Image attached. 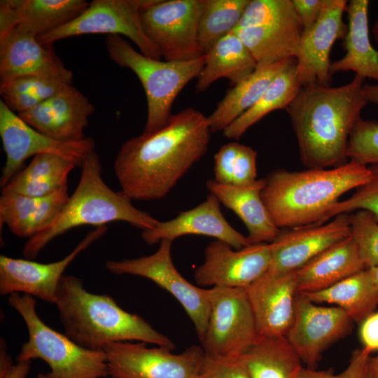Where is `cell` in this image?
<instances>
[{
  "instance_id": "obj_4",
  "label": "cell",
  "mask_w": 378,
  "mask_h": 378,
  "mask_svg": "<svg viewBox=\"0 0 378 378\" xmlns=\"http://www.w3.org/2000/svg\"><path fill=\"white\" fill-rule=\"evenodd\" d=\"M55 304L64 334L83 348L103 351L110 343L130 341L175 348L142 317L125 311L110 295L88 292L75 276H62Z\"/></svg>"
},
{
  "instance_id": "obj_45",
  "label": "cell",
  "mask_w": 378,
  "mask_h": 378,
  "mask_svg": "<svg viewBox=\"0 0 378 378\" xmlns=\"http://www.w3.org/2000/svg\"><path fill=\"white\" fill-rule=\"evenodd\" d=\"M359 336L363 348L378 351V312L368 316L360 323Z\"/></svg>"
},
{
  "instance_id": "obj_20",
  "label": "cell",
  "mask_w": 378,
  "mask_h": 378,
  "mask_svg": "<svg viewBox=\"0 0 378 378\" xmlns=\"http://www.w3.org/2000/svg\"><path fill=\"white\" fill-rule=\"evenodd\" d=\"M94 111L88 98L69 84L32 108L17 114L31 127L53 139L77 142L86 138L84 130Z\"/></svg>"
},
{
  "instance_id": "obj_51",
  "label": "cell",
  "mask_w": 378,
  "mask_h": 378,
  "mask_svg": "<svg viewBox=\"0 0 378 378\" xmlns=\"http://www.w3.org/2000/svg\"><path fill=\"white\" fill-rule=\"evenodd\" d=\"M370 272L372 282L378 293V265L367 268Z\"/></svg>"
},
{
  "instance_id": "obj_29",
  "label": "cell",
  "mask_w": 378,
  "mask_h": 378,
  "mask_svg": "<svg viewBox=\"0 0 378 378\" xmlns=\"http://www.w3.org/2000/svg\"><path fill=\"white\" fill-rule=\"evenodd\" d=\"M205 54V64L196 83L199 92L206 90L220 78L228 79L234 85L248 77L258 65L234 31L218 40Z\"/></svg>"
},
{
  "instance_id": "obj_6",
  "label": "cell",
  "mask_w": 378,
  "mask_h": 378,
  "mask_svg": "<svg viewBox=\"0 0 378 378\" xmlns=\"http://www.w3.org/2000/svg\"><path fill=\"white\" fill-rule=\"evenodd\" d=\"M8 304L22 318L28 331L17 361L41 359L50 368V378H104L108 376L104 351L79 346L65 334L46 324L36 312L34 297L18 293L8 295Z\"/></svg>"
},
{
  "instance_id": "obj_2",
  "label": "cell",
  "mask_w": 378,
  "mask_h": 378,
  "mask_svg": "<svg viewBox=\"0 0 378 378\" xmlns=\"http://www.w3.org/2000/svg\"><path fill=\"white\" fill-rule=\"evenodd\" d=\"M364 79L355 75L338 87L302 88L286 108L300 151L308 169H328L346 164L350 134L368 103Z\"/></svg>"
},
{
  "instance_id": "obj_44",
  "label": "cell",
  "mask_w": 378,
  "mask_h": 378,
  "mask_svg": "<svg viewBox=\"0 0 378 378\" xmlns=\"http://www.w3.org/2000/svg\"><path fill=\"white\" fill-rule=\"evenodd\" d=\"M294 9L303 27L309 29L319 17L323 0H292Z\"/></svg>"
},
{
  "instance_id": "obj_3",
  "label": "cell",
  "mask_w": 378,
  "mask_h": 378,
  "mask_svg": "<svg viewBox=\"0 0 378 378\" xmlns=\"http://www.w3.org/2000/svg\"><path fill=\"white\" fill-rule=\"evenodd\" d=\"M370 175L368 166L352 160L330 169H279L265 178L261 197L279 229L323 224L340 197L365 184Z\"/></svg>"
},
{
  "instance_id": "obj_8",
  "label": "cell",
  "mask_w": 378,
  "mask_h": 378,
  "mask_svg": "<svg viewBox=\"0 0 378 378\" xmlns=\"http://www.w3.org/2000/svg\"><path fill=\"white\" fill-rule=\"evenodd\" d=\"M233 31L262 64L296 58L303 27L292 0H250Z\"/></svg>"
},
{
  "instance_id": "obj_22",
  "label": "cell",
  "mask_w": 378,
  "mask_h": 378,
  "mask_svg": "<svg viewBox=\"0 0 378 378\" xmlns=\"http://www.w3.org/2000/svg\"><path fill=\"white\" fill-rule=\"evenodd\" d=\"M220 204L216 197L209 193L197 206L181 212L172 220L159 221L152 229L142 230L141 238L150 246L188 234L211 237L234 249L250 245L247 237L237 231L224 218Z\"/></svg>"
},
{
  "instance_id": "obj_24",
  "label": "cell",
  "mask_w": 378,
  "mask_h": 378,
  "mask_svg": "<svg viewBox=\"0 0 378 378\" xmlns=\"http://www.w3.org/2000/svg\"><path fill=\"white\" fill-rule=\"evenodd\" d=\"M69 197L67 186L43 197L1 194V227L6 225L13 234L29 239L52 225Z\"/></svg>"
},
{
  "instance_id": "obj_38",
  "label": "cell",
  "mask_w": 378,
  "mask_h": 378,
  "mask_svg": "<svg viewBox=\"0 0 378 378\" xmlns=\"http://www.w3.org/2000/svg\"><path fill=\"white\" fill-rule=\"evenodd\" d=\"M346 155L365 166L378 164V122L362 118L357 122L349 138Z\"/></svg>"
},
{
  "instance_id": "obj_13",
  "label": "cell",
  "mask_w": 378,
  "mask_h": 378,
  "mask_svg": "<svg viewBox=\"0 0 378 378\" xmlns=\"http://www.w3.org/2000/svg\"><path fill=\"white\" fill-rule=\"evenodd\" d=\"M172 241L162 240L158 250L151 255L132 259L107 260L105 266L114 274L144 277L168 291L184 308L201 341L209 317L210 289L193 285L178 272L172 258Z\"/></svg>"
},
{
  "instance_id": "obj_34",
  "label": "cell",
  "mask_w": 378,
  "mask_h": 378,
  "mask_svg": "<svg viewBox=\"0 0 378 378\" xmlns=\"http://www.w3.org/2000/svg\"><path fill=\"white\" fill-rule=\"evenodd\" d=\"M18 26L37 36L74 20L88 6L85 0H10Z\"/></svg>"
},
{
  "instance_id": "obj_52",
  "label": "cell",
  "mask_w": 378,
  "mask_h": 378,
  "mask_svg": "<svg viewBox=\"0 0 378 378\" xmlns=\"http://www.w3.org/2000/svg\"><path fill=\"white\" fill-rule=\"evenodd\" d=\"M372 33L374 37V39L376 40L377 43H378V17L374 23L372 28Z\"/></svg>"
},
{
  "instance_id": "obj_17",
  "label": "cell",
  "mask_w": 378,
  "mask_h": 378,
  "mask_svg": "<svg viewBox=\"0 0 378 378\" xmlns=\"http://www.w3.org/2000/svg\"><path fill=\"white\" fill-rule=\"evenodd\" d=\"M345 0H323L316 22L303 31L296 57L298 78L302 88L330 86V55L334 43L344 38L347 25L343 21Z\"/></svg>"
},
{
  "instance_id": "obj_9",
  "label": "cell",
  "mask_w": 378,
  "mask_h": 378,
  "mask_svg": "<svg viewBox=\"0 0 378 378\" xmlns=\"http://www.w3.org/2000/svg\"><path fill=\"white\" fill-rule=\"evenodd\" d=\"M156 0H94L69 23L37 36L44 45L83 34H108L130 38L144 55L161 57L146 36L141 24L142 13Z\"/></svg>"
},
{
  "instance_id": "obj_46",
  "label": "cell",
  "mask_w": 378,
  "mask_h": 378,
  "mask_svg": "<svg viewBox=\"0 0 378 378\" xmlns=\"http://www.w3.org/2000/svg\"><path fill=\"white\" fill-rule=\"evenodd\" d=\"M17 26V16L10 0H1L0 1V38Z\"/></svg>"
},
{
  "instance_id": "obj_36",
  "label": "cell",
  "mask_w": 378,
  "mask_h": 378,
  "mask_svg": "<svg viewBox=\"0 0 378 378\" xmlns=\"http://www.w3.org/2000/svg\"><path fill=\"white\" fill-rule=\"evenodd\" d=\"M250 0H204L198 24V40L206 53L238 26Z\"/></svg>"
},
{
  "instance_id": "obj_26",
  "label": "cell",
  "mask_w": 378,
  "mask_h": 378,
  "mask_svg": "<svg viewBox=\"0 0 378 378\" xmlns=\"http://www.w3.org/2000/svg\"><path fill=\"white\" fill-rule=\"evenodd\" d=\"M365 269L350 234L295 272L297 292L307 293L326 289Z\"/></svg>"
},
{
  "instance_id": "obj_25",
  "label": "cell",
  "mask_w": 378,
  "mask_h": 378,
  "mask_svg": "<svg viewBox=\"0 0 378 378\" xmlns=\"http://www.w3.org/2000/svg\"><path fill=\"white\" fill-rule=\"evenodd\" d=\"M265 178L243 187L219 184L214 179L206 182L209 193L234 211L244 223L250 244L270 243L281 230L274 223L262 199Z\"/></svg>"
},
{
  "instance_id": "obj_50",
  "label": "cell",
  "mask_w": 378,
  "mask_h": 378,
  "mask_svg": "<svg viewBox=\"0 0 378 378\" xmlns=\"http://www.w3.org/2000/svg\"><path fill=\"white\" fill-rule=\"evenodd\" d=\"M370 378H378V354L370 357L368 365Z\"/></svg>"
},
{
  "instance_id": "obj_12",
  "label": "cell",
  "mask_w": 378,
  "mask_h": 378,
  "mask_svg": "<svg viewBox=\"0 0 378 378\" xmlns=\"http://www.w3.org/2000/svg\"><path fill=\"white\" fill-rule=\"evenodd\" d=\"M108 376L116 378H199L204 352L192 345L180 354L145 342H120L107 344Z\"/></svg>"
},
{
  "instance_id": "obj_5",
  "label": "cell",
  "mask_w": 378,
  "mask_h": 378,
  "mask_svg": "<svg viewBox=\"0 0 378 378\" xmlns=\"http://www.w3.org/2000/svg\"><path fill=\"white\" fill-rule=\"evenodd\" d=\"M78 183L56 220L46 230L28 239L23 255L29 260L37 257L52 240L81 225L97 227L124 221L142 230L153 228L159 222L148 213L136 208L132 199L121 191H114L102 176L98 154L93 151L83 160Z\"/></svg>"
},
{
  "instance_id": "obj_27",
  "label": "cell",
  "mask_w": 378,
  "mask_h": 378,
  "mask_svg": "<svg viewBox=\"0 0 378 378\" xmlns=\"http://www.w3.org/2000/svg\"><path fill=\"white\" fill-rule=\"evenodd\" d=\"M368 0H351L347 3V32L344 38L345 55L331 62L330 73L354 71L363 79L378 82V50L371 44L368 29Z\"/></svg>"
},
{
  "instance_id": "obj_43",
  "label": "cell",
  "mask_w": 378,
  "mask_h": 378,
  "mask_svg": "<svg viewBox=\"0 0 378 378\" xmlns=\"http://www.w3.org/2000/svg\"><path fill=\"white\" fill-rule=\"evenodd\" d=\"M239 144L230 142L222 146L214 155V181L222 185L232 186L233 164Z\"/></svg>"
},
{
  "instance_id": "obj_35",
  "label": "cell",
  "mask_w": 378,
  "mask_h": 378,
  "mask_svg": "<svg viewBox=\"0 0 378 378\" xmlns=\"http://www.w3.org/2000/svg\"><path fill=\"white\" fill-rule=\"evenodd\" d=\"M72 71L59 75H34L15 78L0 84L3 102L13 112L32 108L61 88L71 84Z\"/></svg>"
},
{
  "instance_id": "obj_54",
  "label": "cell",
  "mask_w": 378,
  "mask_h": 378,
  "mask_svg": "<svg viewBox=\"0 0 378 378\" xmlns=\"http://www.w3.org/2000/svg\"><path fill=\"white\" fill-rule=\"evenodd\" d=\"M104 378H116V377L108 376V377H104Z\"/></svg>"
},
{
  "instance_id": "obj_19",
  "label": "cell",
  "mask_w": 378,
  "mask_h": 378,
  "mask_svg": "<svg viewBox=\"0 0 378 378\" xmlns=\"http://www.w3.org/2000/svg\"><path fill=\"white\" fill-rule=\"evenodd\" d=\"M349 214L328 223L280 230L269 243L271 262L267 272L281 275L295 272L318 253L350 235Z\"/></svg>"
},
{
  "instance_id": "obj_53",
  "label": "cell",
  "mask_w": 378,
  "mask_h": 378,
  "mask_svg": "<svg viewBox=\"0 0 378 378\" xmlns=\"http://www.w3.org/2000/svg\"><path fill=\"white\" fill-rule=\"evenodd\" d=\"M34 378H50V377L48 373H38Z\"/></svg>"
},
{
  "instance_id": "obj_33",
  "label": "cell",
  "mask_w": 378,
  "mask_h": 378,
  "mask_svg": "<svg viewBox=\"0 0 378 378\" xmlns=\"http://www.w3.org/2000/svg\"><path fill=\"white\" fill-rule=\"evenodd\" d=\"M240 359L250 378H298L302 360L286 337H259Z\"/></svg>"
},
{
  "instance_id": "obj_10",
  "label": "cell",
  "mask_w": 378,
  "mask_h": 378,
  "mask_svg": "<svg viewBox=\"0 0 378 378\" xmlns=\"http://www.w3.org/2000/svg\"><path fill=\"white\" fill-rule=\"evenodd\" d=\"M204 0H156L141 14L148 40L165 61H189L205 53L198 40Z\"/></svg>"
},
{
  "instance_id": "obj_18",
  "label": "cell",
  "mask_w": 378,
  "mask_h": 378,
  "mask_svg": "<svg viewBox=\"0 0 378 378\" xmlns=\"http://www.w3.org/2000/svg\"><path fill=\"white\" fill-rule=\"evenodd\" d=\"M107 231L106 225L90 231L64 258L48 263L0 256V294L23 293L55 304L59 282L71 262Z\"/></svg>"
},
{
  "instance_id": "obj_28",
  "label": "cell",
  "mask_w": 378,
  "mask_h": 378,
  "mask_svg": "<svg viewBox=\"0 0 378 378\" xmlns=\"http://www.w3.org/2000/svg\"><path fill=\"white\" fill-rule=\"evenodd\" d=\"M295 59L258 64L248 77L233 85L207 117L211 132H223L252 107L272 80Z\"/></svg>"
},
{
  "instance_id": "obj_39",
  "label": "cell",
  "mask_w": 378,
  "mask_h": 378,
  "mask_svg": "<svg viewBox=\"0 0 378 378\" xmlns=\"http://www.w3.org/2000/svg\"><path fill=\"white\" fill-rule=\"evenodd\" d=\"M368 167L371 172L369 181L357 188L351 197L334 204L327 213L324 223L339 214L358 210L370 211L378 220V164Z\"/></svg>"
},
{
  "instance_id": "obj_31",
  "label": "cell",
  "mask_w": 378,
  "mask_h": 378,
  "mask_svg": "<svg viewBox=\"0 0 378 378\" xmlns=\"http://www.w3.org/2000/svg\"><path fill=\"white\" fill-rule=\"evenodd\" d=\"M303 294L315 303L336 305L358 323L378 306V293L367 268L326 289Z\"/></svg>"
},
{
  "instance_id": "obj_15",
  "label": "cell",
  "mask_w": 378,
  "mask_h": 378,
  "mask_svg": "<svg viewBox=\"0 0 378 378\" xmlns=\"http://www.w3.org/2000/svg\"><path fill=\"white\" fill-rule=\"evenodd\" d=\"M352 321L341 308L317 305L297 293L293 320L285 337L302 362L314 368L323 351L351 330Z\"/></svg>"
},
{
  "instance_id": "obj_1",
  "label": "cell",
  "mask_w": 378,
  "mask_h": 378,
  "mask_svg": "<svg viewBox=\"0 0 378 378\" xmlns=\"http://www.w3.org/2000/svg\"><path fill=\"white\" fill-rule=\"evenodd\" d=\"M211 133L208 118L189 107L160 130L127 139L113 164L121 190L134 200L164 197L205 155Z\"/></svg>"
},
{
  "instance_id": "obj_40",
  "label": "cell",
  "mask_w": 378,
  "mask_h": 378,
  "mask_svg": "<svg viewBox=\"0 0 378 378\" xmlns=\"http://www.w3.org/2000/svg\"><path fill=\"white\" fill-rule=\"evenodd\" d=\"M370 354L363 347L356 349L352 353L347 367L338 374L330 370H317L302 367L298 378H370L368 365Z\"/></svg>"
},
{
  "instance_id": "obj_42",
  "label": "cell",
  "mask_w": 378,
  "mask_h": 378,
  "mask_svg": "<svg viewBox=\"0 0 378 378\" xmlns=\"http://www.w3.org/2000/svg\"><path fill=\"white\" fill-rule=\"evenodd\" d=\"M257 153L251 147L239 144L233 164L232 186H248L258 179L256 168Z\"/></svg>"
},
{
  "instance_id": "obj_23",
  "label": "cell",
  "mask_w": 378,
  "mask_h": 378,
  "mask_svg": "<svg viewBox=\"0 0 378 378\" xmlns=\"http://www.w3.org/2000/svg\"><path fill=\"white\" fill-rule=\"evenodd\" d=\"M70 71L52 44L41 43L37 36L19 26L0 38V84L34 75H59Z\"/></svg>"
},
{
  "instance_id": "obj_49",
  "label": "cell",
  "mask_w": 378,
  "mask_h": 378,
  "mask_svg": "<svg viewBox=\"0 0 378 378\" xmlns=\"http://www.w3.org/2000/svg\"><path fill=\"white\" fill-rule=\"evenodd\" d=\"M363 93L368 103L378 104V83L363 85Z\"/></svg>"
},
{
  "instance_id": "obj_7",
  "label": "cell",
  "mask_w": 378,
  "mask_h": 378,
  "mask_svg": "<svg viewBox=\"0 0 378 378\" xmlns=\"http://www.w3.org/2000/svg\"><path fill=\"white\" fill-rule=\"evenodd\" d=\"M106 48L109 57L121 67L131 69L139 79L147 100V119L144 134L164 127L170 118L173 103L181 91L199 76L206 60L162 61L137 52L119 35H108Z\"/></svg>"
},
{
  "instance_id": "obj_14",
  "label": "cell",
  "mask_w": 378,
  "mask_h": 378,
  "mask_svg": "<svg viewBox=\"0 0 378 378\" xmlns=\"http://www.w3.org/2000/svg\"><path fill=\"white\" fill-rule=\"evenodd\" d=\"M0 136L6 155L0 178L1 188L20 172L29 157L55 153L80 166L84 158L94 151L95 143L90 137L77 142H62L37 131L10 110L0 99Z\"/></svg>"
},
{
  "instance_id": "obj_16",
  "label": "cell",
  "mask_w": 378,
  "mask_h": 378,
  "mask_svg": "<svg viewBox=\"0 0 378 378\" xmlns=\"http://www.w3.org/2000/svg\"><path fill=\"white\" fill-rule=\"evenodd\" d=\"M232 248L223 241L210 242L204 250V262L195 271L196 284L211 288L246 289L268 270L271 262L269 243Z\"/></svg>"
},
{
  "instance_id": "obj_11",
  "label": "cell",
  "mask_w": 378,
  "mask_h": 378,
  "mask_svg": "<svg viewBox=\"0 0 378 378\" xmlns=\"http://www.w3.org/2000/svg\"><path fill=\"white\" fill-rule=\"evenodd\" d=\"M259 337L246 289L210 288L209 317L200 341L206 356L239 358Z\"/></svg>"
},
{
  "instance_id": "obj_21",
  "label": "cell",
  "mask_w": 378,
  "mask_h": 378,
  "mask_svg": "<svg viewBox=\"0 0 378 378\" xmlns=\"http://www.w3.org/2000/svg\"><path fill=\"white\" fill-rule=\"evenodd\" d=\"M259 336L285 337L291 324L297 294L295 273H265L246 288Z\"/></svg>"
},
{
  "instance_id": "obj_47",
  "label": "cell",
  "mask_w": 378,
  "mask_h": 378,
  "mask_svg": "<svg viewBox=\"0 0 378 378\" xmlns=\"http://www.w3.org/2000/svg\"><path fill=\"white\" fill-rule=\"evenodd\" d=\"M11 357L7 352L5 340L0 341V378L4 376L14 365Z\"/></svg>"
},
{
  "instance_id": "obj_32",
  "label": "cell",
  "mask_w": 378,
  "mask_h": 378,
  "mask_svg": "<svg viewBox=\"0 0 378 378\" xmlns=\"http://www.w3.org/2000/svg\"><path fill=\"white\" fill-rule=\"evenodd\" d=\"M301 89L295 59L272 80L257 102L223 131V135L238 140L267 114L286 109Z\"/></svg>"
},
{
  "instance_id": "obj_41",
  "label": "cell",
  "mask_w": 378,
  "mask_h": 378,
  "mask_svg": "<svg viewBox=\"0 0 378 378\" xmlns=\"http://www.w3.org/2000/svg\"><path fill=\"white\" fill-rule=\"evenodd\" d=\"M199 378H250L240 358L206 356Z\"/></svg>"
},
{
  "instance_id": "obj_30",
  "label": "cell",
  "mask_w": 378,
  "mask_h": 378,
  "mask_svg": "<svg viewBox=\"0 0 378 378\" xmlns=\"http://www.w3.org/2000/svg\"><path fill=\"white\" fill-rule=\"evenodd\" d=\"M77 166L72 160L57 154L37 155L1 188V194L48 195L67 186L68 176Z\"/></svg>"
},
{
  "instance_id": "obj_37",
  "label": "cell",
  "mask_w": 378,
  "mask_h": 378,
  "mask_svg": "<svg viewBox=\"0 0 378 378\" xmlns=\"http://www.w3.org/2000/svg\"><path fill=\"white\" fill-rule=\"evenodd\" d=\"M350 234L366 268L378 265V220L372 213L358 210L349 214Z\"/></svg>"
},
{
  "instance_id": "obj_48",
  "label": "cell",
  "mask_w": 378,
  "mask_h": 378,
  "mask_svg": "<svg viewBox=\"0 0 378 378\" xmlns=\"http://www.w3.org/2000/svg\"><path fill=\"white\" fill-rule=\"evenodd\" d=\"M30 370V361H18V363L1 378H25Z\"/></svg>"
}]
</instances>
